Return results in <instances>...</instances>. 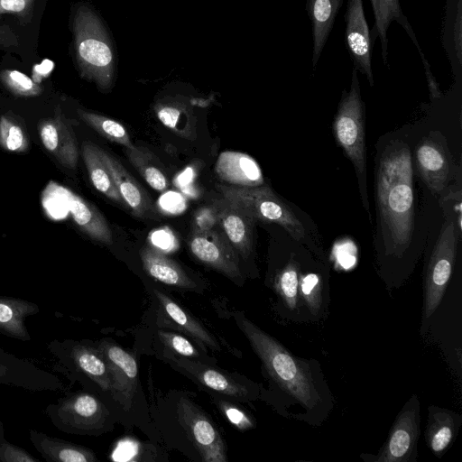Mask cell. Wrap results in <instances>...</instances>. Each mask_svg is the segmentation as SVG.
I'll return each instance as SVG.
<instances>
[{
    "label": "cell",
    "mask_w": 462,
    "mask_h": 462,
    "mask_svg": "<svg viewBox=\"0 0 462 462\" xmlns=\"http://www.w3.org/2000/svg\"><path fill=\"white\" fill-rule=\"evenodd\" d=\"M236 320L279 392L282 405L289 407L288 418L291 419L292 408V420L296 409L295 420L321 426L333 411L335 400L319 362L295 356L243 314Z\"/></svg>",
    "instance_id": "6da1fadb"
},
{
    "label": "cell",
    "mask_w": 462,
    "mask_h": 462,
    "mask_svg": "<svg viewBox=\"0 0 462 462\" xmlns=\"http://www.w3.org/2000/svg\"><path fill=\"white\" fill-rule=\"evenodd\" d=\"M412 165L409 147L401 142L381 154L376 170V201L383 255L402 259L414 229Z\"/></svg>",
    "instance_id": "7a4b0ae2"
},
{
    "label": "cell",
    "mask_w": 462,
    "mask_h": 462,
    "mask_svg": "<svg viewBox=\"0 0 462 462\" xmlns=\"http://www.w3.org/2000/svg\"><path fill=\"white\" fill-rule=\"evenodd\" d=\"M71 32L76 65L80 76L102 92L115 85L117 53L112 34L97 10L77 4L71 13Z\"/></svg>",
    "instance_id": "3957f363"
},
{
    "label": "cell",
    "mask_w": 462,
    "mask_h": 462,
    "mask_svg": "<svg viewBox=\"0 0 462 462\" xmlns=\"http://www.w3.org/2000/svg\"><path fill=\"white\" fill-rule=\"evenodd\" d=\"M357 73L354 68L350 88L348 91H343L338 104L333 131L337 143L354 165L362 204L370 215L366 188L365 109Z\"/></svg>",
    "instance_id": "277c9868"
},
{
    "label": "cell",
    "mask_w": 462,
    "mask_h": 462,
    "mask_svg": "<svg viewBox=\"0 0 462 462\" xmlns=\"http://www.w3.org/2000/svg\"><path fill=\"white\" fill-rule=\"evenodd\" d=\"M459 233L454 221L446 217L424 274L420 328L422 337L428 334L432 319L446 297L456 262Z\"/></svg>",
    "instance_id": "5b68a950"
},
{
    "label": "cell",
    "mask_w": 462,
    "mask_h": 462,
    "mask_svg": "<svg viewBox=\"0 0 462 462\" xmlns=\"http://www.w3.org/2000/svg\"><path fill=\"white\" fill-rule=\"evenodd\" d=\"M222 197L252 217L255 221L276 223L291 236L301 242L304 227L292 210L267 185L259 187H236L217 184Z\"/></svg>",
    "instance_id": "8992f818"
},
{
    "label": "cell",
    "mask_w": 462,
    "mask_h": 462,
    "mask_svg": "<svg viewBox=\"0 0 462 462\" xmlns=\"http://www.w3.org/2000/svg\"><path fill=\"white\" fill-rule=\"evenodd\" d=\"M51 423L69 434L92 435L106 425L109 411L94 394L87 392L68 393L49 404L45 410Z\"/></svg>",
    "instance_id": "52a82bcc"
},
{
    "label": "cell",
    "mask_w": 462,
    "mask_h": 462,
    "mask_svg": "<svg viewBox=\"0 0 462 462\" xmlns=\"http://www.w3.org/2000/svg\"><path fill=\"white\" fill-rule=\"evenodd\" d=\"M420 435V403L416 393L411 395L398 412L385 443L376 455L361 454L365 461L417 462Z\"/></svg>",
    "instance_id": "ba28073f"
},
{
    "label": "cell",
    "mask_w": 462,
    "mask_h": 462,
    "mask_svg": "<svg viewBox=\"0 0 462 462\" xmlns=\"http://www.w3.org/2000/svg\"><path fill=\"white\" fill-rule=\"evenodd\" d=\"M48 349L56 358L54 370L68 377L82 376L102 391L111 393V380L107 365L97 346L83 341L52 340Z\"/></svg>",
    "instance_id": "9c48e42d"
},
{
    "label": "cell",
    "mask_w": 462,
    "mask_h": 462,
    "mask_svg": "<svg viewBox=\"0 0 462 462\" xmlns=\"http://www.w3.org/2000/svg\"><path fill=\"white\" fill-rule=\"evenodd\" d=\"M179 420L205 462H226L223 439L208 416L190 400L181 397L177 403Z\"/></svg>",
    "instance_id": "30bf717a"
},
{
    "label": "cell",
    "mask_w": 462,
    "mask_h": 462,
    "mask_svg": "<svg viewBox=\"0 0 462 462\" xmlns=\"http://www.w3.org/2000/svg\"><path fill=\"white\" fill-rule=\"evenodd\" d=\"M421 179L433 193L443 192L453 176V164L441 133H430L415 150Z\"/></svg>",
    "instance_id": "8fae6325"
},
{
    "label": "cell",
    "mask_w": 462,
    "mask_h": 462,
    "mask_svg": "<svg viewBox=\"0 0 462 462\" xmlns=\"http://www.w3.org/2000/svg\"><path fill=\"white\" fill-rule=\"evenodd\" d=\"M189 247L191 254L204 264L231 279L241 276L238 254L221 231L192 230Z\"/></svg>",
    "instance_id": "7c38bea8"
},
{
    "label": "cell",
    "mask_w": 462,
    "mask_h": 462,
    "mask_svg": "<svg viewBox=\"0 0 462 462\" xmlns=\"http://www.w3.org/2000/svg\"><path fill=\"white\" fill-rule=\"evenodd\" d=\"M97 347L108 367L111 394L125 411H128L138 383L137 363L132 355L109 340L100 341Z\"/></svg>",
    "instance_id": "4fadbf2b"
},
{
    "label": "cell",
    "mask_w": 462,
    "mask_h": 462,
    "mask_svg": "<svg viewBox=\"0 0 462 462\" xmlns=\"http://www.w3.org/2000/svg\"><path fill=\"white\" fill-rule=\"evenodd\" d=\"M345 44L354 68L374 86L372 41L364 12L363 0H347L345 13Z\"/></svg>",
    "instance_id": "5bb4252c"
},
{
    "label": "cell",
    "mask_w": 462,
    "mask_h": 462,
    "mask_svg": "<svg viewBox=\"0 0 462 462\" xmlns=\"http://www.w3.org/2000/svg\"><path fill=\"white\" fill-rule=\"evenodd\" d=\"M39 136L45 149L65 168L74 171L79 162V147L74 131L61 109L38 124Z\"/></svg>",
    "instance_id": "9a60e30c"
},
{
    "label": "cell",
    "mask_w": 462,
    "mask_h": 462,
    "mask_svg": "<svg viewBox=\"0 0 462 462\" xmlns=\"http://www.w3.org/2000/svg\"><path fill=\"white\" fill-rule=\"evenodd\" d=\"M217 225L239 256L249 258L253 251V229L255 220L244 210L224 199L212 200Z\"/></svg>",
    "instance_id": "2e32d148"
},
{
    "label": "cell",
    "mask_w": 462,
    "mask_h": 462,
    "mask_svg": "<svg viewBox=\"0 0 462 462\" xmlns=\"http://www.w3.org/2000/svg\"><path fill=\"white\" fill-rule=\"evenodd\" d=\"M99 152L125 205L140 217L156 218V208L143 188L113 155L100 147Z\"/></svg>",
    "instance_id": "e0dca14e"
},
{
    "label": "cell",
    "mask_w": 462,
    "mask_h": 462,
    "mask_svg": "<svg viewBox=\"0 0 462 462\" xmlns=\"http://www.w3.org/2000/svg\"><path fill=\"white\" fill-rule=\"evenodd\" d=\"M215 172L228 185L247 188L264 185L263 175L258 162L244 152H221L215 164Z\"/></svg>",
    "instance_id": "ac0fdd59"
},
{
    "label": "cell",
    "mask_w": 462,
    "mask_h": 462,
    "mask_svg": "<svg viewBox=\"0 0 462 462\" xmlns=\"http://www.w3.org/2000/svg\"><path fill=\"white\" fill-rule=\"evenodd\" d=\"M461 424L460 413L436 405L429 406L425 439L435 457L440 458L451 446Z\"/></svg>",
    "instance_id": "d6986e66"
},
{
    "label": "cell",
    "mask_w": 462,
    "mask_h": 462,
    "mask_svg": "<svg viewBox=\"0 0 462 462\" xmlns=\"http://www.w3.org/2000/svg\"><path fill=\"white\" fill-rule=\"evenodd\" d=\"M342 4L343 0L306 1V11L311 24L313 68L319 60Z\"/></svg>",
    "instance_id": "ffe728a7"
},
{
    "label": "cell",
    "mask_w": 462,
    "mask_h": 462,
    "mask_svg": "<svg viewBox=\"0 0 462 462\" xmlns=\"http://www.w3.org/2000/svg\"><path fill=\"white\" fill-rule=\"evenodd\" d=\"M300 270V263L291 254L286 263L275 272L272 282L282 317L295 323H300L298 299Z\"/></svg>",
    "instance_id": "44dd1931"
},
{
    "label": "cell",
    "mask_w": 462,
    "mask_h": 462,
    "mask_svg": "<svg viewBox=\"0 0 462 462\" xmlns=\"http://www.w3.org/2000/svg\"><path fill=\"white\" fill-rule=\"evenodd\" d=\"M441 44L457 82L462 77V0H446Z\"/></svg>",
    "instance_id": "7402d4cb"
},
{
    "label": "cell",
    "mask_w": 462,
    "mask_h": 462,
    "mask_svg": "<svg viewBox=\"0 0 462 462\" xmlns=\"http://www.w3.org/2000/svg\"><path fill=\"white\" fill-rule=\"evenodd\" d=\"M67 207L76 225L93 240L111 245L112 231L104 216L83 198L66 189Z\"/></svg>",
    "instance_id": "603a6c76"
},
{
    "label": "cell",
    "mask_w": 462,
    "mask_h": 462,
    "mask_svg": "<svg viewBox=\"0 0 462 462\" xmlns=\"http://www.w3.org/2000/svg\"><path fill=\"white\" fill-rule=\"evenodd\" d=\"M30 441L49 462H96L95 453L80 445L30 430Z\"/></svg>",
    "instance_id": "cb8c5ba5"
},
{
    "label": "cell",
    "mask_w": 462,
    "mask_h": 462,
    "mask_svg": "<svg viewBox=\"0 0 462 462\" xmlns=\"http://www.w3.org/2000/svg\"><path fill=\"white\" fill-rule=\"evenodd\" d=\"M140 257L145 273L164 284L183 289H194L196 283L185 271L163 252L147 245L140 250Z\"/></svg>",
    "instance_id": "d4e9b609"
},
{
    "label": "cell",
    "mask_w": 462,
    "mask_h": 462,
    "mask_svg": "<svg viewBox=\"0 0 462 462\" xmlns=\"http://www.w3.org/2000/svg\"><path fill=\"white\" fill-rule=\"evenodd\" d=\"M38 312L39 307L34 302L0 296V333L22 341L31 340L25 319Z\"/></svg>",
    "instance_id": "484cf974"
},
{
    "label": "cell",
    "mask_w": 462,
    "mask_h": 462,
    "mask_svg": "<svg viewBox=\"0 0 462 462\" xmlns=\"http://www.w3.org/2000/svg\"><path fill=\"white\" fill-rule=\"evenodd\" d=\"M171 360L213 391L236 398H247L249 394L248 389L244 384L205 364L185 357H172Z\"/></svg>",
    "instance_id": "4316f807"
},
{
    "label": "cell",
    "mask_w": 462,
    "mask_h": 462,
    "mask_svg": "<svg viewBox=\"0 0 462 462\" xmlns=\"http://www.w3.org/2000/svg\"><path fill=\"white\" fill-rule=\"evenodd\" d=\"M154 294L162 316L171 324L199 342L201 347L208 346L213 350L220 349L216 338L187 310L165 293L154 290Z\"/></svg>",
    "instance_id": "83f0119b"
},
{
    "label": "cell",
    "mask_w": 462,
    "mask_h": 462,
    "mask_svg": "<svg viewBox=\"0 0 462 462\" xmlns=\"http://www.w3.org/2000/svg\"><path fill=\"white\" fill-rule=\"evenodd\" d=\"M81 153L89 179L96 189L109 199L126 206L100 155L99 147L86 142L81 146Z\"/></svg>",
    "instance_id": "f1b7e54d"
},
{
    "label": "cell",
    "mask_w": 462,
    "mask_h": 462,
    "mask_svg": "<svg viewBox=\"0 0 462 462\" xmlns=\"http://www.w3.org/2000/svg\"><path fill=\"white\" fill-rule=\"evenodd\" d=\"M375 19L376 32L381 41L382 56L385 64H387V30L393 21L400 23L407 32L413 43L419 50V53L423 56V52L415 37L411 25L409 23L406 16L403 14L399 0H376L375 7L373 9Z\"/></svg>",
    "instance_id": "f546056e"
},
{
    "label": "cell",
    "mask_w": 462,
    "mask_h": 462,
    "mask_svg": "<svg viewBox=\"0 0 462 462\" xmlns=\"http://www.w3.org/2000/svg\"><path fill=\"white\" fill-rule=\"evenodd\" d=\"M160 122L176 134L193 140L196 138V117L191 108L180 100L162 101L155 106Z\"/></svg>",
    "instance_id": "4dcf8cb0"
},
{
    "label": "cell",
    "mask_w": 462,
    "mask_h": 462,
    "mask_svg": "<svg viewBox=\"0 0 462 462\" xmlns=\"http://www.w3.org/2000/svg\"><path fill=\"white\" fill-rule=\"evenodd\" d=\"M77 114L84 123L110 142L121 144L126 149H132L134 146L131 142L127 130L119 122L80 108L77 109Z\"/></svg>",
    "instance_id": "1f68e13d"
},
{
    "label": "cell",
    "mask_w": 462,
    "mask_h": 462,
    "mask_svg": "<svg viewBox=\"0 0 462 462\" xmlns=\"http://www.w3.org/2000/svg\"><path fill=\"white\" fill-rule=\"evenodd\" d=\"M126 154L131 163L153 189L162 192L168 189V180L152 162V154L149 151L134 145L132 149H126Z\"/></svg>",
    "instance_id": "d6a6232c"
},
{
    "label": "cell",
    "mask_w": 462,
    "mask_h": 462,
    "mask_svg": "<svg viewBox=\"0 0 462 462\" xmlns=\"http://www.w3.org/2000/svg\"><path fill=\"white\" fill-rule=\"evenodd\" d=\"M0 146L14 152H24L29 149V138L23 128L5 115L0 116Z\"/></svg>",
    "instance_id": "836d02e7"
},
{
    "label": "cell",
    "mask_w": 462,
    "mask_h": 462,
    "mask_svg": "<svg viewBox=\"0 0 462 462\" xmlns=\"http://www.w3.org/2000/svg\"><path fill=\"white\" fill-rule=\"evenodd\" d=\"M0 80L11 93L17 97H37L42 92V88L38 82L16 69L1 70Z\"/></svg>",
    "instance_id": "e575fe53"
},
{
    "label": "cell",
    "mask_w": 462,
    "mask_h": 462,
    "mask_svg": "<svg viewBox=\"0 0 462 462\" xmlns=\"http://www.w3.org/2000/svg\"><path fill=\"white\" fill-rule=\"evenodd\" d=\"M158 336L168 348L181 356L198 357L199 356L194 346L179 334L160 330Z\"/></svg>",
    "instance_id": "d590c367"
},
{
    "label": "cell",
    "mask_w": 462,
    "mask_h": 462,
    "mask_svg": "<svg viewBox=\"0 0 462 462\" xmlns=\"http://www.w3.org/2000/svg\"><path fill=\"white\" fill-rule=\"evenodd\" d=\"M461 192L460 189H450L440 200L446 217L451 218L458 231H461Z\"/></svg>",
    "instance_id": "8d00e7d4"
},
{
    "label": "cell",
    "mask_w": 462,
    "mask_h": 462,
    "mask_svg": "<svg viewBox=\"0 0 462 462\" xmlns=\"http://www.w3.org/2000/svg\"><path fill=\"white\" fill-rule=\"evenodd\" d=\"M150 245L162 251L171 252L176 250L178 240L172 231L168 227L153 230L149 235Z\"/></svg>",
    "instance_id": "74e56055"
},
{
    "label": "cell",
    "mask_w": 462,
    "mask_h": 462,
    "mask_svg": "<svg viewBox=\"0 0 462 462\" xmlns=\"http://www.w3.org/2000/svg\"><path fill=\"white\" fill-rule=\"evenodd\" d=\"M35 0H0V14H12L20 19H29Z\"/></svg>",
    "instance_id": "f35d334b"
},
{
    "label": "cell",
    "mask_w": 462,
    "mask_h": 462,
    "mask_svg": "<svg viewBox=\"0 0 462 462\" xmlns=\"http://www.w3.org/2000/svg\"><path fill=\"white\" fill-rule=\"evenodd\" d=\"M0 461L2 462H35L39 461L23 448L13 445L5 439L0 442Z\"/></svg>",
    "instance_id": "ab89813d"
},
{
    "label": "cell",
    "mask_w": 462,
    "mask_h": 462,
    "mask_svg": "<svg viewBox=\"0 0 462 462\" xmlns=\"http://www.w3.org/2000/svg\"><path fill=\"white\" fill-rule=\"evenodd\" d=\"M219 406L226 419L238 430H246L254 427L253 420L237 407L225 402H221Z\"/></svg>",
    "instance_id": "60d3db41"
},
{
    "label": "cell",
    "mask_w": 462,
    "mask_h": 462,
    "mask_svg": "<svg viewBox=\"0 0 462 462\" xmlns=\"http://www.w3.org/2000/svg\"><path fill=\"white\" fill-rule=\"evenodd\" d=\"M217 225L216 209L212 205L205 206L197 210L194 216L193 229L206 231L213 229Z\"/></svg>",
    "instance_id": "b9f144b4"
},
{
    "label": "cell",
    "mask_w": 462,
    "mask_h": 462,
    "mask_svg": "<svg viewBox=\"0 0 462 462\" xmlns=\"http://www.w3.org/2000/svg\"><path fill=\"white\" fill-rule=\"evenodd\" d=\"M16 35L9 26L3 23L0 19V47L14 45Z\"/></svg>",
    "instance_id": "7bdbcfd3"
},
{
    "label": "cell",
    "mask_w": 462,
    "mask_h": 462,
    "mask_svg": "<svg viewBox=\"0 0 462 462\" xmlns=\"http://www.w3.org/2000/svg\"><path fill=\"white\" fill-rule=\"evenodd\" d=\"M373 9L375 7L376 0H370Z\"/></svg>",
    "instance_id": "ee69618b"
}]
</instances>
